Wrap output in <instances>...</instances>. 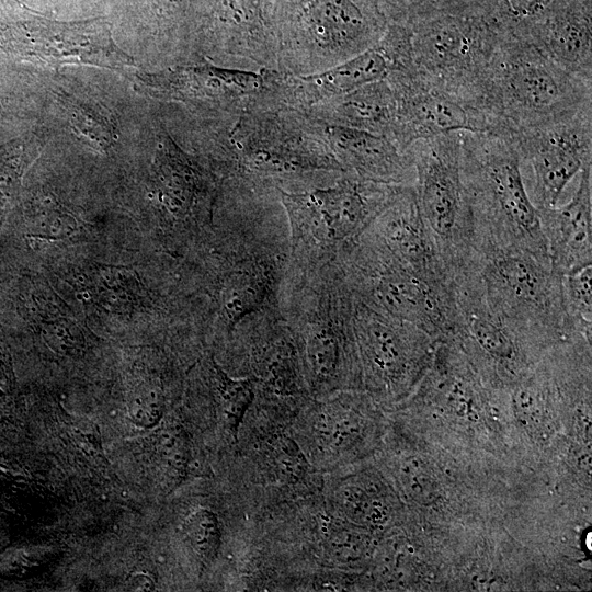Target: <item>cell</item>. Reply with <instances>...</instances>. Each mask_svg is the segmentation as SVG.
Masks as SVG:
<instances>
[{"instance_id": "obj_26", "label": "cell", "mask_w": 592, "mask_h": 592, "mask_svg": "<svg viewBox=\"0 0 592 592\" xmlns=\"http://www.w3.org/2000/svg\"><path fill=\"white\" fill-rule=\"evenodd\" d=\"M62 105L68 111L70 122L83 136L99 149H106L116 134L110 114L102 106L92 102L65 95Z\"/></svg>"}, {"instance_id": "obj_17", "label": "cell", "mask_w": 592, "mask_h": 592, "mask_svg": "<svg viewBox=\"0 0 592 592\" xmlns=\"http://www.w3.org/2000/svg\"><path fill=\"white\" fill-rule=\"evenodd\" d=\"M309 117L344 172L385 184H414L415 172L409 149H401L392 139L380 134Z\"/></svg>"}, {"instance_id": "obj_27", "label": "cell", "mask_w": 592, "mask_h": 592, "mask_svg": "<svg viewBox=\"0 0 592 592\" xmlns=\"http://www.w3.org/2000/svg\"><path fill=\"white\" fill-rule=\"evenodd\" d=\"M322 537L330 554L340 561L364 558L371 550L369 536L355 526L328 520L321 522Z\"/></svg>"}, {"instance_id": "obj_10", "label": "cell", "mask_w": 592, "mask_h": 592, "mask_svg": "<svg viewBox=\"0 0 592 592\" xmlns=\"http://www.w3.org/2000/svg\"><path fill=\"white\" fill-rule=\"evenodd\" d=\"M352 331L371 382L394 395L408 394L418 387L437 343L417 326L360 297L352 310Z\"/></svg>"}, {"instance_id": "obj_14", "label": "cell", "mask_w": 592, "mask_h": 592, "mask_svg": "<svg viewBox=\"0 0 592 592\" xmlns=\"http://www.w3.org/2000/svg\"><path fill=\"white\" fill-rule=\"evenodd\" d=\"M387 79L397 95L394 141L403 150L419 139L452 132L506 136L499 121L475 100L413 71L397 72Z\"/></svg>"}, {"instance_id": "obj_6", "label": "cell", "mask_w": 592, "mask_h": 592, "mask_svg": "<svg viewBox=\"0 0 592 592\" xmlns=\"http://www.w3.org/2000/svg\"><path fill=\"white\" fill-rule=\"evenodd\" d=\"M412 71L479 102L500 42L490 14H443L410 24Z\"/></svg>"}, {"instance_id": "obj_30", "label": "cell", "mask_w": 592, "mask_h": 592, "mask_svg": "<svg viewBox=\"0 0 592 592\" xmlns=\"http://www.w3.org/2000/svg\"><path fill=\"white\" fill-rule=\"evenodd\" d=\"M273 460L278 474L287 480H297L307 471V460L298 445L281 436L273 445Z\"/></svg>"}, {"instance_id": "obj_13", "label": "cell", "mask_w": 592, "mask_h": 592, "mask_svg": "<svg viewBox=\"0 0 592 592\" xmlns=\"http://www.w3.org/2000/svg\"><path fill=\"white\" fill-rule=\"evenodd\" d=\"M510 137L521 160L532 167V203L537 210L554 207L568 183L591 162L592 102L549 121L520 128Z\"/></svg>"}, {"instance_id": "obj_23", "label": "cell", "mask_w": 592, "mask_h": 592, "mask_svg": "<svg viewBox=\"0 0 592 592\" xmlns=\"http://www.w3.org/2000/svg\"><path fill=\"white\" fill-rule=\"evenodd\" d=\"M344 340V331L333 323L310 331L306 340V360L317 379L326 380L337 373Z\"/></svg>"}, {"instance_id": "obj_16", "label": "cell", "mask_w": 592, "mask_h": 592, "mask_svg": "<svg viewBox=\"0 0 592 592\" xmlns=\"http://www.w3.org/2000/svg\"><path fill=\"white\" fill-rule=\"evenodd\" d=\"M366 230V239L395 260L433 284L454 286L423 221L413 185L403 186Z\"/></svg>"}, {"instance_id": "obj_8", "label": "cell", "mask_w": 592, "mask_h": 592, "mask_svg": "<svg viewBox=\"0 0 592 592\" xmlns=\"http://www.w3.org/2000/svg\"><path fill=\"white\" fill-rule=\"evenodd\" d=\"M353 267L360 298L417 326L436 342L453 339L457 325L454 286L431 283L367 239Z\"/></svg>"}, {"instance_id": "obj_20", "label": "cell", "mask_w": 592, "mask_h": 592, "mask_svg": "<svg viewBox=\"0 0 592 592\" xmlns=\"http://www.w3.org/2000/svg\"><path fill=\"white\" fill-rule=\"evenodd\" d=\"M153 157V193L160 205L175 217L190 216L209 206L215 180L193 156L160 128Z\"/></svg>"}, {"instance_id": "obj_5", "label": "cell", "mask_w": 592, "mask_h": 592, "mask_svg": "<svg viewBox=\"0 0 592 592\" xmlns=\"http://www.w3.org/2000/svg\"><path fill=\"white\" fill-rule=\"evenodd\" d=\"M387 26L369 0H308L293 26L280 35L276 70H326L373 47Z\"/></svg>"}, {"instance_id": "obj_1", "label": "cell", "mask_w": 592, "mask_h": 592, "mask_svg": "<svg viewBox=\"0 0 592 592\" xmlns=\"http://www.w3.org/2000/svg\"><path fill=\"white\" fill-rule=\"evenodd\" d=\"M521 162L512 137L462 132L460 167L473 212L476 251H519L551 263Z\"/></svg>"}, {"instance_id": "obj_12", "label": "cell", "mask_w": 592, "mask_h": 592, "mask_svg": "<svg viewBox=\"0 0 592 592\" xmlns=\"http://www.w3.org/2000/svg\"><path fill=\"white\" fill-rule=\"evenodd\" d=\"M139 92L155 99L180 102L212 115L232 117L263 105L270 87V69L247 71L202 61L159 72H139Z\"/></svg>"}, {"instance_id": "obj_11", "label": "cell", "mask_w": 592, "mask_h": 592, "mask_svg": "<svg viewBox=\"0 0 592 592\" xmlns=\"http://www.w3.org/2000/svg\"><path fill=\"white\" fill-rule=\"evenodd\" d=\"M403 186L345 172L329 187L305 193L282 192V202L295 232L331 244L361 236Z\"/></svg>"}, {"instance_id": "obj_7", "label": "cell", "mask_w": 592, "mask_h": 592, "mask_svg": "<svg viewBox=\"0 0 592 592\" xmlns=\"http://www.w3.org/2000/svg\"><path fill=\"white\" fill-rule=\"evenodd\" d=\"M226 150L258 172H344L314 119L287 107L259 105L235 116Z\"/></svg>"}, {"instance_id": "obj_25", "label": "cell", "mask_w": 592, "mask_h": 592, "mask_svg": "<svg viewBox=\"0 0 592 592\" xmlns=\"http://www.w3.org/2000/svg\"><path fill=\"white\" fill-rule=\"evenodd\" d=\"M214 369L221 415L228 432L236 439L240 423L254 397V380L231 378L216 363Z\"/></svg>"}, {"instance_id": "obj_21", "label": "cell", "mask_w": 592, "mask_h": 592, "mask_svg": "<svg viewBox=\"0 0 592 592\" xmlns=\"http://www.w3.org/2000/svg\"><path fill=\"white\" fill-rule=\"evenodd\" d=\"M301 112L328 124L380 134L394 140L397 95L390 81L382 79Z\"/></svg>"}, {"instance_id": "obj_19", "label": "cell", "mask_w": 592, "mask_h": 592, "mask_svg": "<svg viewBox=\"0 0 592 592\" xmlns=\"http://www.w3.org/2000/svg\"><path fill=\"white\" fill-rule=\"evenodd\" d=\"M553 267L562 276L592 265V162L580 171L571 200L538 209Z\"/></svg>"}, {"instance_id": "obj_24", "label": "cell", "mask_w": 592, "mask_h": 592, "mask_svg": "<svg viewBox=\"0 0 592 592\" xmlns=\"http://www.w3.org/2000/svg\"><path fill=\"white\" fill-rule=\"evenodd\" d=\"M591 265L562 276L563 303L573 333L591 340L592 289Z\"/></svg>"}, {"instance_id": "obj_4", "label": "cell", "mask_w": 592, "mask_h": 592, "mask_svg": "<svg viewBox=\"0 0 592 592\" xmlns=\"http://www.w3.org/2000/svg\"><path fill=\"white\" fill-rule=\"evenodd\" d=\"M462 132L419 139L408 149L423 221L452 278L465 272L477 251L473 212L460 167Z\"/></svg>"}, {"instance_id": "obj_9", "label": "cell", "mask_w": 592, "mask_h": 592, "mask_svg": "<svg viewBox=\"0 0 592 592\" xmlns=\"http://www.w3.org/2000/svg\"><path fill=\"white\" fill-rule=\"evenodd\" d=\"M409 71H412L411 29L392 23L373 47L326 70L289 75L272 69L266 104L307 111L367 83Z\"/></svg>"}, {"instance_id": "obj_29", "label": "cell", "mask_w": 592, "mask_h": 592, "mask_svg": "<svg viewBox=\"0 0 592 592\" xmlns=\"http://www.w3.org/2000/svg\"><path fill=\"white\" fill-rule=\"evenodd\" d=\"M361 417L352 410L338 409L330 411L320 420V433L326 443L342 449L353 443L361 434Z\"/></svg>"}, {"instance_id": "obj_22", "label": "cell", "mask_w": 592, "mask_h": 592, "mask_svg": "<svg viewBox=\"0 0 592 592\" xmlns=\"http://www.w3.org/2000/svg\"><path fill=\"white\" fill-rule=\"evenodd\" d=\"M267 283L254 271L234 272L221 292V305L230 325H237L248 315L261 308L266 299Z\"/></svg>"}, {"instance_id": "obj_15", "label": "cell", "mask_w": 592, "mask_h": 592, "mask_svg": "<svg viewBox=\"0 0 592 592\" xmlns=\"http://www.w3.org/2000/svg\"><path fill=\"white\" fill-rule=\"evenodd\" d=\"M0 45L14 55L56 69L67 64L115 70L134 67V59L115 44L109 23L102 19L24 21L0 27Z\"/></svg>"}, {"instance_id": "obj_2", "label": "cell", "mask_w": 592, "mask_h": 592, "mask_svg": "<svg viewBox=\"0 0 592 592\" xmlns=\"http://www.w3.org/2000/svg\"><path fill=\"white\" fill-rule=\"evenodd\" d=\"M590 102L591 81L560 67L527 38L500 30L482 88V104L508 136Z\"/></svg>"}, {"instance_id": "obj_28", "label": "cell", "mask_w": 592, "mask_h": 592, "mask_svg": "<svg viewBox=\"0 0 592 592\" xmlns=\"http://www.w3.org/2000/svg\"><path fill=\"white\" fill-rule=\"evenodd\" d=\"M186 535L194 550L205 560L215 558L220 545V527L214 512L200 509L185 524Z\"/></svg>"}, {"instance_id": "obj_3", "label": "cell", "mask_w": 592, "mask_h": 592, "mask_svg": "<svg viewBox=\"0 0 592 592\" xmlns=\"http://www.w3.org/2000/svg\"><path fill=\"white\" fill-rule=\"evenodd\" d=\"M469 269L489 307L539 355L579 335L567 318L562 275L551 263L519 251L477 252Z\"/></svg>"}, {"instance_id": "obj_18", "label": "cell", "mask_w": 592, "mask_h": 592, "mask_svg": "<svg viewBox=\"0 0 592 592\" xmlns=\"http://www.w3.org/2000/svg\"><path fill=\"white\" fill-rule=\"evenodd\" d=\"M567 71L592 82L590 0H559L519 33Z\"/></svg>"}]
</instances>
